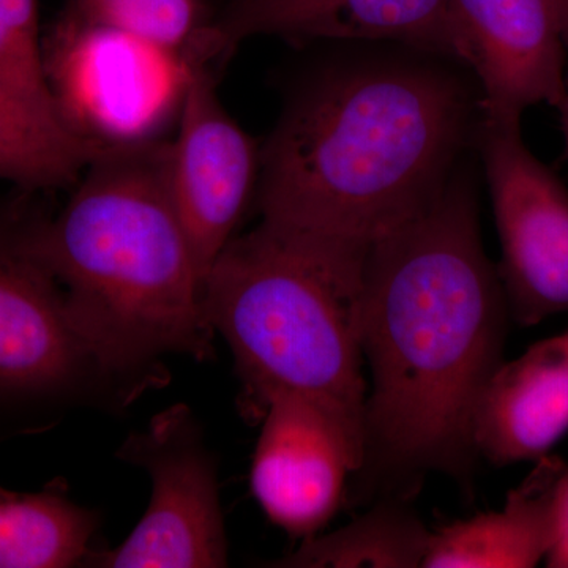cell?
Listing matches in <instances>:
<instances>
[{
  "label": "cell",
  "instance_id": "obj_17",
  "mask_svg": "<svg viewBox=\"0 0 568 568\" xmlns=\"http://www.w3.org/2000/svg\"><path fill=\"white\" fill-rule=\"evenodd\" d=\"M432 532L399 504H381L345 528L304 538L293 555L276 560L286 568L422 567Z\"/></svg>",
  "mask_w": 568,
  "mask_h": 568
},
{
  "label": "cell",
  "instance_id": "obj_14",
  "mask_svg": "<svg viewBox=\"0 0 568 568\" xmlns=\"http://www.w3.org/2000/svg\"><path fill=\"white\" fill-rule=\"evenodd\" d=\"M567 463L538 459L500 511L477 515L432 532L424 568H530L555 541V489Z\"/></svg>",
  "mask_w": 568,
  "mask_h": 568
},
{
  "label": "cell",
  "instance_id": "obj_1",
  "mask_svg": "<svg viewBox=\"0 0 568 568\" xmlns=\"http://www.w3.org/2000/svg\"><path fill=\"white\" fill-rule=\"evenodd\" d=\"M508 316L481 242L476 179L463 166L435 203L366 254L362 351L369 386L361 473H470L474 414L504 362Z\"/></svg>",
  "mask_w": 568,
  "mask_h": 568
},
{
  "label": "cell",
  "instance_id": "obj_4",
  "mask_svg": "<svg viewBox=\"0 0 568 568\" xmlns=\"http://www.w3.org/2000/svg\"><path fill=\"white\" fill-rule=\"evenodd\" d=\"M368 250L263 220L224 246L203 295L209 324L233 351L248 406L260 413L276 392L304 396L338 422L362 457Z\"/></svg>",
  "mask_w": 568,
  "mask_h": 568
},
{
  "label": "cell",
  "instance_id": "obj_19",
  "mask_svg": "<svg viewBox=\"0 0 568 568\" xmlns=\"http://www.w3.org/2000/svg\"><path fill=\"white\" fill-rule=\"evenodd\" d=\"M65 14L175 52L192 50L209 28L200 0H70Z\"/></svg>",
  "mask_w": 568,
  "mask_h": 568
},
{
  "label": "cell",
  "instance_id": "obj_22",
  "mask_svg": "<svg viewBox=\"0 0 568 568\" xmlns=\"http://www.w3.org/2000/svg\"><path fill=\"white\" fill-rule=\"evenodd\" d=\"M558 110L560 111V121H562V132L564 138H566V145L568 152V92L566 99H564V102L560 103Z\"/></svg>",
  "mask_w": 568,
  "mask_h": 568
},
{
  "label": "cell",
  "instance_id": "obj_13",
  "mask_svg": "<svg viewBox=\"0 0 568 568\" xmlns=\"http://www.w3.org/2000/svg\"><path fill=\"white\" fill-rule=\"evenodd\" d=\"M568 432V328L503 362L478 399L477 457L495 466L538 462Z\"/></svg>",
  "mask_w": 568,
  "mask_h": 568
},
{
  "label": "cell",
  "instance_id": "obj_12",
  "mask_svg": "<svg viewBox=\"0 0 568 568\" xmlns=\"http://www.w3.org/2000/svg\"><path fill=\"white\" fill-rule=\"evenodd\" d=\"M224 51L253 36L390 40L455 59L448 0H239L213 26Z\"/></svg>",
  "mask_w": 568,
  "mask_h": 568
},
{
  "label": "cell",
  "instance_id": "obj_2",
  "mask_svg": "<svg viewBox=\"0 0 568 568\" xmlns=\"http://www.w3.org/2000/svg\"><path fill=\"white\" fill-rule=\"evenodd\" d=\"M473 97L439 65L334 67L287 104L261 151L264 222L372 246L424 213L454 174Z\"/></svg>",
  "mask_w": 568,
  "mask_h": 568
},
{
  "label": "cell",
  "instance_id": "obj_16",
  "mask_svg": "<svg viewBox=\"0 0 568 568\" xmlns=\"http://www.w3.org/2000/svg\"><path fill=\"white\" fill-rule=\"evenodd\" d=\"M106 148L44 121L0 88V181L24 193L65 189Z\"/></svg>",
  "mask_w": 568,
  "mask_h": 568
},
{
  "label": "cell",
  "instance_id": "obj_15",
  "mask_svg": "<svg viewBox=\"0 0 568 568\" xmlns=\"http://www.w3.org/2000/svg\"><path fill=\"white\" fill-rule=\"evenodd\" d=\"M97 525L59 478L39 493L0 488V568L84 566Z\"/></svg>",
  "mask_w": 568,
  "mask_h": 568
},
{
  "label": "cell",
  "instance_id": "obj_11",
  "mask_svg": "<svg viewBox=\"0 0 568 568\" xmlns=\"http://www.w3.org/2000/svg\"><path fill=\"white\" fill-rule=\"evenodd\" d=\"M455 61L476 73L484 119L521 123L566 99V51L556 0H448Z\"/></svg>",
  "mask_w": 568,
  "mask_h": 568
},
{
  "label": "cell",
  "instance_id": "obj_6",
  "mask_svg": "<svg viewBox=\"0 0 568 568\" xmlns=\"http://www.w3.org/2000/svg\"><path fill=\"white\" fill-rule=\"evenodd\" d=\"M40 212L0 201V410H29L114 383L36 246Z\"/></svg>",
  "mask_w": 568,
  "mask_h": 568
},
{
  "label": "cell",
  "instance_id": "obj_7",
  "mask_svg": "<svg viewBox=\"0 0 568 568\" xmlns=\"http://www.w3.org/2000/svg\"><path fill=\"white\" fill-rule=\"evenodd\" d=\"M115 457L148 473L151 503L119 547L91 551L84 567H227V537L216 466L186 405L156 414Z\"/></svg>",
  "mask_w": 568,
  "mask_h": 568
},
{
  "label": "cell",
  "instance_id": "obj_9",
  "mask_svg": "<svg viewBox=\"0 0 568 568\" xmlns=\"http://www.w3.org/2000/svg\"><path fill=\"white\" fill-rule=\"evenodd\" d=\"M213 59L207 48L192 50L178 133L170 142L171 194L204 282L234 237L261 171L260 148L220 102Z\"/></svg>",
  "mask_w": 568,
  "mask_h": 568
},
{
  "label": "cell",
  "instance_id": "obj_21",
  "mask_svg": "<svg viewBox=\"0 0 568 568\" xmlns=\"http://www.w3.org/2000/svg\"><path fill=\"white\" fill-rule=\"evenodd\" d=\"M556 3H558L560 21H562L564 37H566L568 50V0H556Z\"/></svg>",
  "mask_w": 568,
  "mask_h": 568
},
{
  "label": "cell",
  "instance_id": "obj_5",
  "mask_svg": "<svg viewBox=\"0 0 568 568\" xmlns=\"http://www.w3.org/2000/svg\"><path fill=\"white\" fill-rule=\"evenodd\" d=\"M44 48L67 126L102 145L142 144L179 118L192 52H175L63 14Z\"/></svg>",
  "mask_w": 568,
  "mask_h": 568
},
{
  "label": "cell",
  "instance_id": "obj_20",
  "mask_svg": "<svg viewBox=\"0 0 568 568\" xmlns=\"http://www.w3.org/2000/svg\"><path fill=\"white\" fill-rule=\"evenodd\" d=\"M545 562L551 568H568V465L556 484L555 541Z\"/></svg>",
  "mask_w": 568,
  "mask_h": 568
},
{
  "label": "cell",
  "instance_id": "obj_10",
  "mask_svg": "<svg viewBox=\"0 0 568 568\" xmlns=\"http://www.w3.org/2000/svg\"><path fill=\"white\" fill-rule=\"evenodd\" d=\"M250 487L265 517L295 538L317 536L334 519L364 457L334 417L291 392L268 396Z\"/></svg>",
  "mask_w": 568,
  "mask_h": 568
},
{
  "label": "cell",
  "instance_id": "obj_18",
  "mask_svg": "<svg viewBox=\"0 0 568 568\" xmlns=\"http://www.w3.org/2000/svg\"><path fill=\"white\" fill-rule=\"evenodd\" d=\"M0 88L44 121L67 126L48 81L39 0H0Z\"/></svg>",
  "mask_w": 568,
  "mask_h": 568
},
{
  "label": "cell",
  "instance_id": "obj_3",
  "mask_svg": "<svg viewBox=\"0 0 568 568\" xmlns=\"http://www.w3.org/2000/svg\"><path fill=\"white\" fill-rule=\"evenodd\" d=\"M36 246L112 381L149 386L166 355L207 361L204 276L170 189V142L110 145L82 171Z\"/></svg>",
  "mask_w": 568,
  "mask_h": 568
},
{
  "label": "cell",
  "instance_id": "obj_8",
  "mask_svg": "<svg viewBox=\"0 0 568 568\" xmlns=\"http://www.w3.org/2000/svg\"><path fill=\"white\" fill-rule=\"evenodd\" d=\"M480 151L508 312L523 327L568 313V190L529 151L521 123H481Z\"/></svg>",
  "mask_w": 568,
  "mask_h": 568
}]
</instances>
